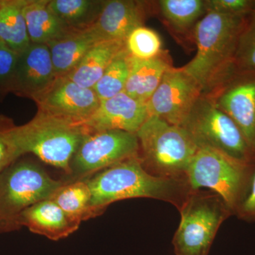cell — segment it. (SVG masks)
<instances>
[{"mask_svg": "<svg viewBox=\"0 0 255 255\" xmlns=\"http://www.w3.org/2000/svg\"><path fill=\"white\" fill-rule=\"evenodd\" d=\"M172 66L167 50H164L160 55L152 59L139 60L131 57L130 73L124 92L134 100L147 105L164 73Z\"/></svg>", "mask_w": 255, "mask_h": 255, "instance_id": "obj_19", "label": "cell"}, {"mask_svg": "<svg viewBox=\"0 0 255 255\" xmlns=\"http://www.w3.org/2000/svg\"><path fill=\"white\" fill-rule=\"evenodd\" d=\"M69 219L80 225L91 219V192L86 179L65 182L50 196Z\"/></svg>", "mask_w": 255, "mask_h": 255, "instance_id": "obj_24", "label": "cell"}, {"mask_svg": "<svg viewBox=\"0 0 255 255\" xmlns=\"http://www.w3.org/2000/svg\"><path fill=\"white\" fill-rule=\"evenodd\" d=\"M136 134L119 130L96 131L84 137L70 161L68 179L83 180L124 159L138 155Z\"/></svg>", "mask_w": 255, "mask_h": 255, "instance_id": "obj_9", "label": "cell"}, {"mask_svg": "<svg viewBox=\"0 0 255 255\" xmlns=\"http://www.w3.org/2000/svg\"><path fill=\"white\" fill-rule=\"evenodd\" d=\"M125 49L126 41L99 42L66 76L79 86L92 89L114 58Z\"/></svg>", "mask_w": 255, "mask_h": 255, "instance_id": "obj_20", "label": "cell"}, {"mask_svg": "<svg viewBox=\"0 0 255 255\" xmlns=\"http://www.w3.org/2000/svg\"><path fill=\"white\" fill-rule=\"evenodd\" d=\"M90 133L83 124L40 112L16 128V140L23 155L33 154L45 163L62 169L66 175L75 151Z\"/></svg>", "mask_w": 255, "mask_h": 255, "instance_id": "obj_4", "label": "cell"}, {"mask_svg": "<svg viewBox=\"0 0 255 255\" xmlns=\"http://www.w3.org/2000/svg\"><path fill=\"white\" fill-rule=\"evenodd\" d=\"M100 41H103L92 26L80 29H67L47 43L56 77L68 75L87 52Z\"/></svg>", "mask_w": 255, "mask_h": 255, "instance_id": "obj_18", "label": "cell"}, {"mask_svg": "<svg viewBox=\"0 0 255 255\" xmlns=\"http://www.w3.org/2000/svg\"><path fill=\"white\" fill-rule=\"evenodd\" d=\"M202 94L195 80L182 68L168 69L147 103L152 116L172 125H182Z\"/></svg>", "mask_w": 255, "mask_h": 255, "instance_id": "obj_11", "label": "cell"}, {"mask_svg": "<svg viewBox=\"0 0 255 255\" xmlns=\"http://www.w3.org/2000/svg\"><path fill=\"white\" fill-rule=\"evenodd\" d=\"M16 127L12 119L0 114V173L23 155L16 140Z\"/></svg>", "mask_w": 255, "mask_h": 255, "instance_id": "obj_28", "label": "cell"}, {"mask_svg": "<svg viewBox=\"0 0 255 255\" xmlns=\"http://www.w3.org/2000/svg\"><path fill=\"white\" fill-rule=\"evenodd\" d=\"M162 42L158 33L145 26L133 30L126 39V48L132 58L149 60L163 52Z\"/></svg>", "mask_w": 255, "mask_h": 255, "instance_id": "obj_27", "label": "cell"}, {"mask_svg": "<svg viewBox=\"0 0 255 255\" xmlns=\"http://www.w3.org/2000/svg\"><path fill=\"white\" fill-rule=\"evenodd\" d=\"M202 95L227 114L255 147V74L233 73Z\"/></svg>", "mask_w": 255, "mask_h": 255, "instance_id": "obj_10", "label": "cell"}, {"mask_svg": "<svg viewBox=\"0 0 255 255\" xmlns=\"http://www.w3.org/2000/svg\"><path fill=\"white\" fill-rule=\"evenodd\" d=\"M20 228H27L31 233L44 236L51 241L68 237L80 228L71 221L63 210L48 199L39 201L24 210L18 219Z\"/></svg>", "mask_w": 255, "mask_h": 255, "instance_id": "obj_17", "label": "cell"}, {"mask_svg": "<svg viewBox=\"0 0 255 255\" xmlns=\"http://www.w3.org/2000/svg\"><path fill=\"white\" fill-rule=\"evenodd\" d=\"M105 1L93 0H48V6L68 29L93 26Z\"/></svg>", "mask_w": 255, "mask_h": 255, "instance_id": "obj_23", "label": "cell"}, {"mask_svg": "<svg viewBox=\"0 0 255 255\" xmlns=\"http://www.w3.org/2000/svg\"><path fill=\"white\" fill-rule=\"evenodd\" d=\"M18 53L6 47L0 48V101L11 93Z\"/></svg>", "mask_w": 255, "mask_h": 255, "instance_id": "obj_29", "label": "cell"}, {"mask_svg": "<svg viewBox=\"0 0 255 255\" xmlns=\"http://www.w3.org/2000/svg\"><path fill=\"white\" fill-rule=\"evenodd\" d=\"M26 0H1L0 41L6 48L21 53L31 44L23 7Z\"/></svg>", "mask_w": 255, "mask_h": 255, "instance_id": "obj_22", "label": "cell"}, {"mask_svg": "<svg viewBox=\"0 0 255 255\" xmlns=\"http://www.w3.org/2000/svg\"><path fill=\"white\" fill-rule=\"evenodd\" d=\"M23 14L31 43L47 44L68 29L50 10L48 0H26Z\"/></svg>", "mask_w": 255, "mask_h": 255, "instance_id": "obj_21", "label": "cell"}, {"mask_svg": "<svg viewBox=\"0 0 255 255\" xmlns=\"http://www.w3.org/2000/svg\"><path fill=\"white\" fill-rule=\"evenodd\" d=\"M235 216L249 223H255V170L246 197L236 210Z\"/></svg>", "mask_w": 255, "mask_h": 255, "instance_id": "obj_31", "label": "cell"}, {"mask_svg": "<svg viewBox=\"0 0 255 255\" xmlns=\"http://www.w3.org/2000/svg\"><path fill=\"white\" fill-rule=\"evenodd\" d=\"M207 12L246 16L253 11L255 0H206Z\"/></svg>", "mask_w": 255, "mask_h": 255, "instance_id": "obj_30", "label": "cell"}, {"mask_svg": "<svg viewBox=\"0 0 255 255\" xmlns=\"http://www.w3.org/2000/svg\"><path fill=\"white\" fill-rule=\"evenodd\" d=\"M136 135L138 157L147 173L187 181L188 167L199 148L185 129L150 116Z\"/></svg>", "mask_w": 255, "mask_h": 255, "instance_id": "obj_3", "label": "cell"}, {"mask_svg": "<svg viewBox=\"0 0 255 255\" xmlns=\"http://www.w3.org/2000/svg\"><path fill=\"white\" fill-rule=\"evenodd\" d=\"M50 177L31 159H18L0 173V233L19 230L18 219L24 210L50 199L65 184Z\"/></svg>", "mask_w": 255, "mask_h": 255, "instance_id": "obj_5", "label": "cell"}, {"mask_svg": "<svg viewBox=\"0 0 255 255\" xmlns=\"http://www.w3.org/2000/svg\"><path fill=\"white\" fill-rule=\"evenodd\" d=\"M179 211L172 241L176 255H208L220 226L233 215L219 194L203 189L191 191Z\"/></svg>", "mask_w": 255, "mask_h": 255, "instance_id": "obj_7", "label": "cell"}, {"mask_svg": "<svg viewBox=\"0 0 255 255\" xmlns=\"http://www.w3.org/2000/svg\"><path fill=\"white\" fill-rule=\"evenodd\" d=\"M198 148H209L248 163L255 164V147L239 127L201 94L180 126Z\"/></svg>", "mask_w": 255, "mask_h": 255, "instance_id": "obj_8", "label": "cell"}, {"mask_svg": "<svg viewBox=\"0 0 255 255\" xmlns=\"http://www.w3.org/2000/svg\"><path fill=\"white\" fill-rule=\"evenodd\" d=\"M0 4H1V0H0Z\"/></svg>", "mask_w": 255, "mask_h": 255, "instance_id": "obj_33", "label": "cell"}, {"mask_svg": "<svg viewBox=\"0 0 255 255\" xmlns=\"http://www.w3.org/2000/svg\"><path fill=\"white\" fill-rule=\"evenodd\" d=\"M32 100L40 113L85 126L100 102L92 89L79 86L67 76L56 77Z\"/></svg>", "mask_w": 255, "mask_h": 255, "instance_id": "obj_12", "label": "cell"}, {"mask_svg": "<svg viewBox=\"0 0 255 255\" xmlns=\"http://www.w3.org/2000/svg\"><path fill=\"white\" fill-rule=\"evenodd\" d=\"M255 164L248 163L209 148H199L188 167L191 191H214L236 214L249 191Z\"/></svg>", "mask_w": 255, "mask_h": 255, "instance_id": "obj_6", "label": "cell"}, {"mask_svg": "<svg viewBox=\"0 0 255 255\" xmlns=\"http://www.w3.org/2000/svg\"><path fill=\"white\" fill-rule=\"evenodd\" d=\"M152 14L157 16L181 44H194L196 25L207 13L206 0H159L151 1Z\"/></svg>", "mask_w": 255, "mask_h": 255, "instance_id": "obj_16", "label": "cell"}, {"mask_svg": "<svg viewBox=\"0 0 255 255\" xmlns=\"http://www.w3.org/2000/svg\"><path fill=\"white\" fill-rule=\"evenodd\" d=\"M86 181L91 192L92 218L103 214L113 203L135 198L165 201L179 209L191 191L187 181L162 179L147 173L138 155L110 166Z\"/></svg>", "mask_w": 255, "mask_h": 255, "instance_id": "obj_1", "label": "cell"}, {"mask_svg": "<svg viewBox=\"0 0 255 255\" xmlns=\"http://www.w3.org/2000/svg\"><path fill=\"white\" fill-rule=\"evenodd\" d=\"M56 78L49 48L46 44L31 43L18 53L11 93L33 100Z\"/></svg>", "mask_w": 255, "mask_h": 255, "instance_id": "obj_13", "label": "cell"}, {"mask_svg": "<svg viewBox=\"0 0 255 255\" xmlns=\"http://www.w3.org/2000/svg\"><path fill=\"white\" fill-rule=\"evenodd\" d=\"M1 47H6V46H5L4 44H3L2 42L0 41V48H1Z\"/></svg>", "mask_w": 255, "mask_h": 255, "instance_id": "obj_32", "label": "cell"}, {"mask_svg": "<svg viewBox=\"0 0 255 255\" xmlns=\"http://www.w3.org/2000/svg\"><path fill=\"white\" fill-rule=\"evenodd\" d=\"M246 17L209 11L196 25V53L182 69L195 80L202 94L233 73V60Z\"/></svg>", "mask_w": 255, "mask_h": 255, "instance_id": "obj_2", "label": "cell"}, {"mask_svg": "<svg viewBox=\"0 0 255 255\" xmlns=\"http://www.w3.org/2000/svg\"><path fill=\"white\" fill-rule=\"evenodd\" d=\"M233 70V73L255 74V4L240 35Z\"/></svg>", "mask_w": 255, "mask_h": 255, "instance_id": "obj_26", "label": "cell"}, {"mask_svg": "<svg viewBox=\"0 0 255 255\" xmlns=\"http://www.w3.org/2000/svg\"><path fill=\"white\" fill-rule=\"evenodd\" d=\"M148 117L147 105L122 92L100 101L85 126L90 132L119 130L136 134Z\"/></svg>", "mask_w": 255, "mask_h": 255, "instance_id": "obj_15", "label": "cell"}, {"mask_svg": "<svg viewBox=\"0 0 255 255\" xmlns=\"http://www.w3.org/2000/svg\"><path fill=\"white\" fill-rule=\"evenodd\" d=\"M151 11V1L108 0L93 25L102 41H126L135 28L144 26Z\"/></svg>", "mask_w": 255, "mask_h": 255, "instance_id": "obj_14", "label": "cell"}, {"mask_svg": "<svg viewBox=\"0 0 255 255\" xmlns=\"http://www.w3.org/2000/svg\"><path fill=\"white\" fill-rule=\"evenodd\" d=\"M131 57L127 48L110 63L92 90L100 101L108 100L124 92L130 73Z\"/></svg>", "mask_w": 255, "mask_h": 255, "instance_id": "obj_25", "label": "cell"}]
</instances>
